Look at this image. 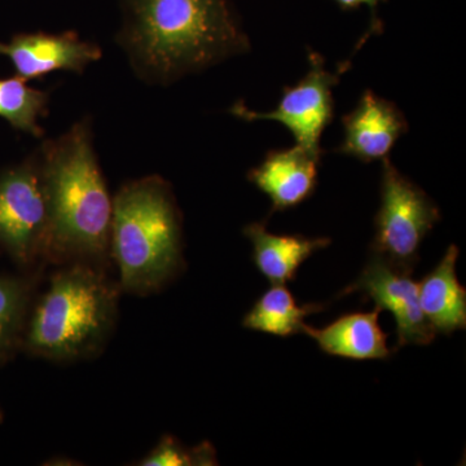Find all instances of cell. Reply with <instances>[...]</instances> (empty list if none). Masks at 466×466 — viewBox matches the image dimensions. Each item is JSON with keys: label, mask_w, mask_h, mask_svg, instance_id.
<instances>
[{"label": "cell", "mask_w": 466, "mask_h": 466, "mask_svg": "<svg viewBox=\"0 0 466 466\" xmlns=\"http://www.w3.org/2000/svg\"><path fill=\"white\" fill-rule=\"evenodd\" d=\"M47 113V92L30 87L25 79L17 76L0 78V118L15 130L42 137L45 131L39 119Z\"/></svg>", "instance_id": "cell-17"}, {"label": "cell", "mask_w": 466, "mask_h": 466, "mask_svg": "<svg viewBox=\"0 0 466 466\" xmlns=\"http://www.w3.org/2000/svg\"><path fill=\"white\" fill-rule=\"evenodd\" d=\"M412 272L370 253L357 280L339 294L361 293L381 311L391 312L397 324L394 351L407 345H429L437 336L420 306L419 283L413 280Z\"/></svg>", "instance_id": "cell-8"}, {"label": "cell", "mask_w": 466, "mask_h": 466, "mask_svg": "<svg viewBox=\"0 0 466 466\" xmlns=\"http://www.w3.org/2000/svg\"><path fill=\"white\" fill-rule=\"evenodd\" d=\"M48 211L36 152L0 171V249L23 268L45 263Z\"/></svg>", "instance_id": "cell-6"}, {"label": "cell", "mask_w": 466, "mask_h": 466, "mask_svg": "<svg viewBox=\"0 0 466 466\" xmlns=\"http://www.w3.org/2000/svg\"><path fill=\"white\" fill-rule=\"evenodd\" d=\"M109 254L119 288L135 296L161 290L182 271V214L164 177L131 180L116 192Z\"/></svg>", "instance_id": "cell-3"}, {"label": "cell", "mask_w": 466, "mask_h": 466, "mask_svg": "<svg viewBox=\"0 0 466 466\" xmlns=\"http://www.w3.org/2000/svg\"><path fill=\"white\" fill-rule=\"evenodd\" d=\"M333 2H336L337 5L342 9H345V11L360 8L366 5V7L370 8L372 14L375 15L377 7H379L382 2H386V0H333Z\"/></svg>", "instance_id": "cell-19"}, {"label": "cell", "mask_w": 466, "mask_h": 466, "mask_svg": "<svg viewBox=\"0 0 466 466\" xmlns=\"http://www.w3.org/2000/svg\"><path fill=\"white\" fill-rule=\"evenodd\" d=\"M121 291L103 266L67 263L30 309L23 350L52 361L95 357L115 329Z\"/></svg>", "instance_id": "cell-4"}, {"label": "cell", "mask_w": 466, "mask_h": 466, "mask_svg": "<svg viewBox=\"0 0 466 466\" xmlns=\"http://www.w3.org/2000/svg\"><path fill=\"white\" fill-rule=\"evenodd\" d=\"M342 126L343 140L336 152L366 164L388 158L408 131L401 110L370 90L364 91L357 106L342 116Z\"/></svg>", "instance_id": "cell-10"}, {"label": "cell", "mask_w": 466, "mask_h": 466, "mask_svg": "<svg viewBox=\"0 0 466 466\" xmlns=\"http://www.w3.org/2000/svg\"><path fill=\"white\" fill-rule=\"evenodd\" d=\"M244 235L253 245L254 265L271 284L291 283L297 272L318 250L329 247L330 238L302 235H275L263 223L245 227Z\"/></svg>", "instance_id": "cell-14"}, {"label": "cell", "mask_w": 466, "mask_h": 466, "mask_svg": "<svg viewBox=\"0 0 466 466\" xmlns=\"http://www.w3.org/2000/svg\"><path fill=\"white\" fill-rule=\"evenodd\" d=\"M36 156L48 211L45 263L104 267L110 259L113 198L95 153L91 119L46 140Z\"/></svg>", "instance_id": "cell-2"}, {"label": "cell", "mask_w": 466, "mask_h": 466, "mask_svg": "<svg viewBox=\"0 0 466 466\" xmlns=\"http://www.w3.org/2000/svg\"><path fill=\"white\" fill-rule=\"evenodd\" d=\"M321 156L299 146L272 150L248 179L271 200V214L299 207L314 195Z\"/></svg>", "instance_id": "cell-11"}, {"label": "cell", "mask_w": 466, "mask_h": 466, "mask_svg": "<svg viewBox=\"0 0 466 466\" xmlns=\"http://www.w3.org/2000/svg\"><path fill=\"white\" fill-rule=\"evenodd\" d=\"M381 309L351 312L342 315L332 323L317 329L303 325L302 333L308 334L325 354L351 360H385L390 358L388 334L380 327Z\"/></svg>", "instance_id": "cell-12"}, {"label": "cell", "mask_w": 466, "mask_h": 466, "mask_svg": "<svg viewBox=\"0 0 466 466\" xmlns=\"http://www.w3.org/2000/svg\"><path fill=\"white\" fill-rule=\"evenodd\" d=\"M125 23L116 35L131 66L150 85L249 51L227 0H121Z\"/></svg>", "instance_id": "cell-1"}, {"label": "cell", "mask_w": 466, "mask_h": 466, "mask_svg": "<svg viewBox=\"0 0 466 466\" xmlns=\"http://www.w3.org/2000/svg\"><path fill=\"white\" fill-rule=\"evenodd\" d=\"M140 466H213L218 465L217 451L205 441L195 447L165 434L158 443L139 461Z\"/></svg>", "instance_id": "cell-18"}, {"label": "cell", "mask_w": 466, "mask_h": 466, "mask_svg": "<svg viewBox=\"0 0 466 466\" xmlns=\"http://www.w3.org/2000/svg\"><path fill=\"white\" fill-rule=\"evenodd\" d=\"M324 309L320 303L299 305L287 285L272 284L242 319V327L287 339L302 333L305 319Z\"/></svg>", "instance_id": "cell-15"}, {"label": "cell", "mask_w": 466, "mask_h": 466, "mask_svg": "<svg viewBox=\"0 0 466 466\" xmlns=\"http://www.w3.org/2000/svg\"><path fill=\"white\" fill-rule=\"evenodd\" d=\"M3 419H5V416H3V412L0 410V424H2Z\"/></svg>", "instance_id": "cell-20"}, {"label": "cell", "mask_w": 466, "mask_h": 466, "mask_svg": "<svg viewBox=\"0 0 466 466\" xmlns=\"http://www.w3.org/2000/svg\"><path fill=\"white\" fill-rule=\"evenodd\" d=\"M0 56L7 57L16 76L25 81L42 79L57 70L82 75L99 61L103 51L96 43L84 41L78 33H18L0 42Z\"/></svg>", "instance_id": "cell-9"}, {"label": "cell", "mask_w": 466, "mask_h": 466, "mask_svg": "<svg viewBox=\"0 0 466 466\" xmlns=\"http://www.w3.org/2000/svg\"><path fill=\"white\" fill-rule=\"evenodd\" d=\"M309 70L305 78L291 87H284L278 106L271 112H254L242 101L233 104L229 113L244 121H275L284 125L297 146L321 156L320 139L333 119L334 86L348 69V63L339 72L325 69L324 60L317 52H309Z\"/></svg>", "instance_id": "cell-7"}, {"label": "cell", "mask_w": 466, "mask_h": 466, "mask_svg": "<svg viewBox=\"0 0 466 466\" xmlns=\"http://www.w3.org/2000/svg\"><path fill=\"white\" fill-rule=\"evenodd\" d=\"M34 289L33 276L0 275V366L23 349Z\"/></svg>", "instance_id": "cell-16"}, {"label": "cell", "mask_w": 466, "mask_h": 466, "mask_svg": "<svg viewBox=\"0 0 466 466\" xmlns=\"http://www.w3.org/2000/svg\"><path fill=\"white\" fill-rule=\"evenodd\" d=\"M440 208L412 180L382 159L381 205L375 218L370 253L404 268H415L420 248L441 220Z\"/></svg>", "instance_id": "cell-5"}, {"label": "cell", "mask_w": 466, "mask_h": 466, "mask_svg": "<svg viewBox=\"0 0 466 466\" xmlns=\"http://www.w3.org/2000/svg\"><path fill=\"white\" fill-rule=\"evenodd\" d=\"M459 248L450 245L433 271L419 283L420 306L435 334L450 336L466 328V290L459 283Z\"/></svg>", "instance_id": "cell-13"}]
</instances>
